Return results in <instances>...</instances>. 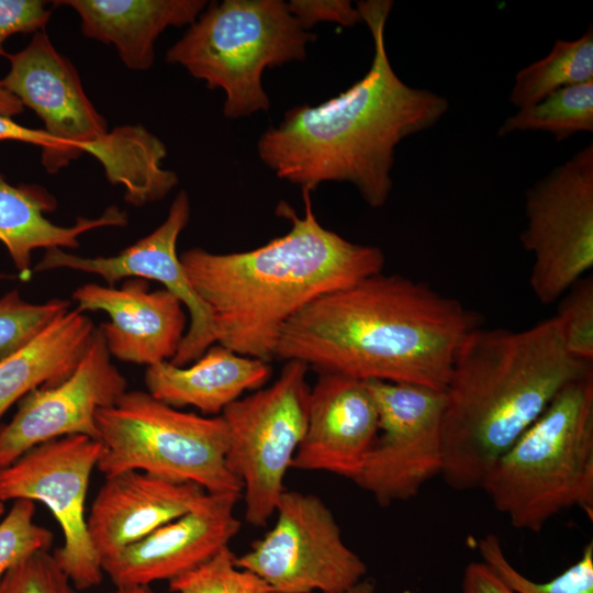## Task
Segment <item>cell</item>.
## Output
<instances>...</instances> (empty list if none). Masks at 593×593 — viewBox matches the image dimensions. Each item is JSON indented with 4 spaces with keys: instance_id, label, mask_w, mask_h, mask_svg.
Masks as SVG:
<instances>
[{
    "instance_id": "obj_3",
    "label": "cell",
    "mask_w": 593,
    "mask_h": 593,
    "mask_svg": "<svg viewBox=\"0 0 593 593\" xmlns=\"http://www.w3.org/2000/svg\"><path fill=\"white\" fill-rule=\"evenodd\" d=\"M303 216L280 201L290 221L282 236L251 250L183 251L180 262L210 311L215 342L238 355L270 362L284 325L320 296L382 272L385 257L372 245L353 243L317 220L311 191L302 190Z\"/></svg>"
},
{
    "instance_id": "obj_13",
    "label": "cell",
    "mask_w": 593,
    "mask_h": 593,
    "mask_svg": "<svg viewBox=\"0 0 593 593\" xmlns=\"http://www.w3.org/2000/svg\"><path fill=\"white\" fill-rule=\"evenodd\" d=\"M7 58L10 68L1 87L36 113L54 142L52 152L41 156L48 174L60 171L107 135V121L86 94L76 67L45 31Z\"/></svg>"
},
{
    "instance_id": "obj_24",
    "label": "cell",
    "mask_w": 593,
    "mask_h": 593,
    "mask_svg": "<svg viewBox=\"0 0 593 593\" xmlns=\"http://www.w3.org/2000/svg\"><path fill=\"white\" fill-rule=\"evenodd\" d=\"M88 154L103 166L111 183L124 186L125 201L135 206L164 199L178 183L177 175L160 166L165 144L143 126H118Z\"/></svg>"
},
{
    "instance_id": "obj_36",
    "label": "cell",
    "mask_w": 593,
    "mask_h": 593,
    "mask_svg": "<svg viewBox=\"0 0 593 593\" xmlns=\"http://www.w3.org/2000/svg\"><path fill=\"white\" fill-rule=\"evenodd\" d=\"M0 141H15L32 144L42 148L45 156L54 148L49 135L40 128H30L16 123L12 118L0 115Z\"/></svg>"
},
{
    "instance_id": "obj_9",
    "label": "cell",
    "mask_w": 593,
    "mask_h": 593,
    "mask_svg": "<svg viewBox=\"0 0 593 593\" xmlns=\"http://www.w3.org/2000/svg\"><path fill=\"white\" fill-rule=\"evenodd\" d=\"M275 514L273 526L236 557V566L277 593H340L365 579L367 564L347 546L321 497L286 489Z\"/></svg>"
},
{
    "instance_id": "obj_31",
    "label": "cell",
    "mask_w": 593,
    "mask_h": 593,
    "mask_svg": "<svg viewBox=\"0 0 593 593\" xmlns=\"http://www.w3.org/2000/svg\"><path fill=\"white\" fill-rule=\"evenodd\" d=\"M559 300L553 317L567 351L578 359L593 362L592 276L580 278Z\"/></svg>"
},
{
    "instance_id": "obj_17",
    "label": "cell",
    "mask_w": 593,
    "mask_h": 593,
    "mask_svg": "<svg viewBox=\"0 0 593 593\" xmlns=\"http://www.w3.org/2000/svg\"><path fill=\"white\" fill-rule=\"evenodd\" d=\"M72 299L81 312L102 311L110 321L99 327L110 356L147 367L170 361L187 332L182 302L166 289L149 291L142 278L121 288L87 283Z\"/></svg>"
},
{
    "instance_id": "obj_37",
    "label": "cell",
    "mask_w": 593,
    "mask_h": 593,
    "mask_svg": "<svg viewBox=\"0 0 593 593\" xmlns=\"http://www.w3.org/2000/svg\"><path fill=\"white\" fill-rule=\"evenodd\" d=\"M23 111L22 103L0 85V115L13 118Z\"/></svg>"
},
{
    "instance_id": "obj_33",
    "label": "cell",
    "mask_w": 593,
    "mask_h": 593,
    "mask_svg": "<svg viewBox=\"0 0 593 593\" xmlns=\"http://www.w3.org/2000/svg\"><path fill=\"white\" fill-rule=\"evenodd\" d=\"M42 0H0V56H8L5 41L15 34L45 31L52 10Z\"/></svg>"
},
{
    "instance_id": "obj_32",
    "label": "cell",
    "mask_w": 593,
    "mask_h": 593,
    "mask_svg": "<svg viewBox=\"0 0 593 593\" xmlns=\"http://www.w3.org/2000/svg\"><path fill=\"white\" fill-rule=\"evenodd\" d=\"M72 590L48 550L30 556L0 578V593H71Z\"/></svg>"
},
{
    "instance_id": "obj_29",
    "label": "cell",
    "mask_w": 593,
    "mask_h": 593,
    "mask_svg": "<svg viewBox=\"0 0 593 593\" xmlns=\"http://www.w3.org/2000/svg\"><path fill=\"white\" fill-rule=\"evenodd\" d=\"M69 310V302L53 299L30 303L12 290L0 298V361L31 343L58 315Z\"/></svg>"
},
{
    "instance_id": "obj_6",
    "label": "cell",
    "mask_w": 593,
    "mask_h": 593,
    "mask_svg": "<svg viewBox=\"0 0 593 593\" xmlns=\"http://www.w3.org/2000/svg\"><path fill=\"white\" fill-rule=\"evenodd\" d=\"M315 34L304 30L282 0L211 2L166 53L208 88L225 93L223 114L240 119L267 112L265 69L306 58Z\"/></svg>"
},
{
    "instance_id": "obj_8",
    "label": "cell",
    "mask_w": 593,
    "mask_h": 593,
    "mask_svg": "<svg viewBox=\"0 0 593 593\" xmlns=\"http://www.w3.org/2000/svg\"><path fill=\"white\" fill-rule=\"evenodd\" d=\"M309 367L287 360L269 387L239 398L222 412L228 432L225 462L242 484L245 519L264 527L286 491L283 481L307 425Z\"/></svg>"
},
{
    "instance_id": "obj_40",
    "label": "cell",
    "mask_w": 593,
    "mask_h": 593,
    "mask_svg": "<svg viewBox=\"0 0 593 593\" xmlns=\"http://www.w3.org/2000/svg\"><path fill=\"white\" fill-rule=\"evenodd\" d=\"M4 513V502L0 500V516Z\"/></svg>"
},
{
    "instance_id": "obj_11",
    "label": "cell",
    "mask_w": 593,
    "mask_h": 593,
    "mask_svg": "<svg viewBox=\"0 0 593 593\" xmlns=\"http://www.w3.org/2000/svg\"><path fill=\"white\" fill-rule=\"evenodd\" d=\"M101 443L71 435L33 447L0 469V500L43 503L63 533V546L53 557L76 590H89L103 578L101 560L91 542L85 504Z\"/></svg>"
},
{
    "instance_id": "obj_1",
    "label": "cell",
    "mask_w": 593,
    "mask_h": 593,
    "mask_svg": "<svg viewBox=\"0 0 593 593\" xmlns=\"http://www.w3.org/2000/svg\"><path fill=\"white\" fill-rule=\"evenodd\" d=\"M478 325L458 300L380 272L295 314L281 331L276 358L320 373L445 391L457 348Z\"/></svg>"
},
{
    "instance_id": "obj_22",
    "label": "cell",
    "mask_w": 593,
    "mask_h": 593,
    "mask_svg": "<svg viewBox=\"0 0 593 593\" xmlns=\"http://www.w3.org/2000/svg\"><path fill=\"white\" fill-rule=\"evenodd\" d=\"M56 199L37 184H10L0 172V242L5 246L21 279L31 276L32 251L36 248H78L79 236L102 226H124L126 214L109 206L99 217H78L72 226L52 223L46 212Z\"/></svg>"
},
{
    "instance_id": "obj_15",
    "label": "cell",
    "mask_w": 593,
    "mask_h": 593,
    "mask_svg": "<svg viewBox=\"0 0 593 593\" xmlns=\"http://www.w3.org/2000/svg\"><path fill=\"white\" fill-rule=\"evenodd\" d=\"M190 200L184 190L174 199L166 220L150 234L111 257H81L61 248L46 249L34 271L67 268L102 277L110 287L123 278L160 282L187 307L189 327L171 363L184 367L215 343L210 311L192 289L179 256L177 240L190 219Z\"/></svg>"
},
{
    "instance_id": "obj_41",
    "label": "cell",
    "mask_w": 593,
    "mask_h": 593,
    "mask_svg": "<svg viewBox=\"0 0 593 593\" xmlns=\"http://www.w3.org/2000/svg\"><path fill=\"white\" fill-rule=\"evenodd\" d=\"M71 593H77V592L75 590H72Z\"/></svg>"
},
{
    "instance_id": "obj_10",
    "label": "cell",
    "mask_w": 593,
    "mask_h": 593,
    "mask_svg": "<svg viewBox=\"0 0 593 593\" xmlns=\"http://www.w3.org/2000/svg\"><path fill=\"white\" fill-rule=\"evenodd\" d=\"M524 248L533 256L529 283L545 305L593 266V145L590 143L526 192Z\"/></svg>"
},
{
    "instance_id": "obj_14",
    "label": "cell",
    "mask_w": 593,
    "mask_h": 593,
    "mask_svg": "<svg viewBox=\"0 0 593 593\" xmlns=\"http://www.w3.org/2000/svg\"><path fill=\"white\" fill-rule=\"evenodd\" d=\"M127 381L112 363L99 328L74 372L61 383L32 390L0 428V469L35 446L71 435L99 438L96 413L113 405Z\"/></svg>"
},
{
    "instance_id": "obj_5",
    "label": "cell",
    "mask_w": 593,
    "mask_h": 593,
    "mask_svg": "<svg viewBox=\"0 0 593 593\" xmlns=\"http://www.w3.org/2000/svg\"><path fill=\"white\" fill-rule=\"evenodd\" d=\"M512 526L540 532L564 510L593 517V371L566 384L481 488Z\"/></svg>"
},
{
    "instance_id": "obj_2",
    "label": "cell",
    "mask_w": 593,
    "mask_h": 593,
    "mask_svg": "<svg viewBox=\"0 0 593 593\" xmlns=\"http://www.w3.org/2000/svg\"><path fill=\"white\" fill-rule=\"evenodd\" d=\"M392 7L390 0L356 4L373 42L361 79L320 104L287 110L260 135L258 156L277 177L309 191L348 182L371 208L387 203L396 146L434 126L449 107L445 97L406 85L393 70L384 37Z\"/></svg>"
},
{
    "instance_id": "obj_34",
    "label": "cell",
    "mask_w": 593,
    "mask_h": 593,
    "mask_svg": "<svg viewBox=\"0 0 593 593\" xmlns=\"http://www.w3.org/2000/svg\"><path fill=\"white\" fill-rule=\"evenodd\" d=\"M290 13L306 31L321 22L354 26L362 22L357 8L348 0H291L287 2Z\"/></svg>"
},
{
    "instance_id": "obj_35",
    "label": "cell",
    "mask_w": 593,
    "mask_h": 593,
    "mask_svg": "<svg viewBox=\"0 0 593 593\" xmlns=\"http://www.w3.org/2000/svg\"><path fill=\"white\" fill-rule=\"evenodd\" d=\"M462 593H514L483 561L470 562L463 573Z\"/></svg>"
},
{
    "instance_id": "obj_28",
    "label": "cell",
    "mask_w": 593,
    "mask_h": 593,
    "mask_svg": "<svg viewBox=\"0 0 593 593\" xmlns=\"http://www.w3.org/2000/svg\"><path fill=\"white\" fill-rule=\"evenodd\" d=\"M228 546L195 568L171 579L170 593H277L255 572L239 568Z\"/></svg>"
},
{
    "instance_id": "obj_25",
    "label": "cell",
    "mask_w": 593,
    "mask_h": 593,
    "mask_svg": "<svg viewBox=\"0 0 593 593\" xmlns=\"http://www.w3.org/2000/svg\"><path fill=\"white\" fill-rule=\"evenodd\" d=\"M589 80H593L592 25L579 38L557 40L548 55L518 70L510 102L523 109L561 88Z\"/></svg>"
},
{
    "instance_id": "obj_12",
    "label": "cell",
    "mask_w": 593,
    "mask_h": 593,
    "mask_svg": "<svg viewBox=\"0 0 593 593\" xmlns=\"http://www.w3.org/2000/svg\"><path fill=\"white\" fill-rule=\"evenodd\" d=\"M378 411V434L353 481L381 506L415 497L441 475V421L445 391L427 387L365 381Z\"/></svg>"
},
{
    "instance_id": "obj_21",
    "label": "cell",
    "mask_w": 593,
    "mask_h": 593,
    "mask_svg": "<svg viewBox=\"0 0 593 593\" xmlns=\"http://www.w3.org/2000/svg\"><path fill=\"white\" fill-rule=\"evenodd\" d=\"M269 362L210 346L190 367L163 361L147 367L145 385L155 399L172 406H193L205 414L222 413L246 391L270 378Z\"/></svg>"
},
{
    "instance_id": "obj_4",
    "label": "cell",
    "mask_w": 593,
    "mask_h": 593,
    "mask_svg": "<svg viewBox=\"0 0 593 593\" xmlns=\"http://www.w3.org/2000/svg\"><path fill=\"white\" fill-rule=\"evenodd\" d=\"M593 371L571 356L552 316L522 331L481 328L459 344L445 389L441 475L480 489L494 463L569 382Z\"/></svg>"
},
{
    "instance_id": "obj_39",
    "label": "cell",
    "mask_w": 593,
    "mask_h": 593,
    "mask_svg": "<svg viewBox=\"0 0 593 593\" xmlns=\"http://www.w3.org/2000/svg\"><path fill=\"white\" fill-rule=\"evenodd\" d=\"M110 593H155L149 585H122L115 586Z\"/></svg>"
},
{
    "instance_id": "obj_26",
    "label": "cell",
    "mask_w": 593,
    "mask_h": 593,
    "mask_svg": "<svg viewBox=\"0 0 593 593\" xmlns=\"http://www.w3.org/2000/svg\"><path fill=\"white\" fill-rule=\"evenodd\" d=\"M542 131L557 141L593 131V80L561 88L529 107L518 109L499 128L500 136Z\"/></svg>"
},
{
    "instance_id": "obj_38",
    "label": "cell",
    "mask_w": 593,
    "mask_h": 593,
    "mask_svg": "<svg viewBox=\"0 0 593 593\" xmlns=\"http://www.w3.org/2000/svg\"><path fill=\"white\" fill-rule=\"evenodd\" d=\"M376 586L372 580L363 579L354 588L340 593H374Z\"/></svg>"
},
{
    "instance_id": "obj_20",
    "label": "cell",
    "mask_w": 593,
    "mask_h": 593,
    "mask_svg": "<svg viewBox=\"0 0 593 593\" xmlns=\"http://www.w3.org/2000/svg\"><path fill=\"white\" fill-rule=\"evenodd\" d=\"M72 8L86 37L113 44L123 64L147 70L155 60V42L170 26L191 25L208 5L205 0H63Z\"/></svg>"
},
{
    "instance_id": "obj_16",
    "label": "cell",
    "mask_w": 593,
    "mask_h": 593,
    "mask_svg": "<svg viewBox=\"0 0 593 593\" xmlns=\"http://www.w3.org/2000/svg\"><path fill=\"white\" fill-rule=\"evenodd\" d=\"M240 496L206 493L188 513L103 559V573L115 586L149 585L195 568L239 532L235 505Z\"/></svg>"
},
{
    "instance_id": "obj_30",
    "label": "cell",
    "mask_w": 593,
    "mask_h": 593,
    "mask_svg": "<svg viewBox=\"0 0 593 593\" xmlns=\"http://www.w3.org/2000/svg\"><path fill=\"white\" fill-rule=\"evenodd\" d=\"M35 503L15 500L0 522V578L30 556L48 550L53 533L34 522Z\"/></svg>"
},
{
    "instance_id": "obj_27",
    "label": "cell",
    "mask_w": 593,
    "mask_h": 593,
    "mask_svg": "<svg viewBox=\"0 0 593 593\" xmlns=\"http://www.w3.org/2000/svg\"><path fill=\"white\" fill-rule=\"evenodd\" d=\"M477 549L496 575L514 593H593V542L582 550L581 557L562 573L545 583L532 581L518 572L507 560L496 535L488 534L477 541Z\"/></svg>"
},
{
    "instance_id": "obj_19",
    "label": "cell",
    "mask_w": 593,
    "mask_h": 593,
    "mask_svg": "<svg viewBox=\"0 0 593 593\" xmlns=\"http://www.w3.org/2000/svg\"><path fill=\"white\" fill-rule=\"evenodd\" d=\"M206 494L193 482L128 470L105 477L87 517L100 560L194 508Z\"/></svg>"
},
{
    "instance_id": "obj_18",
    "label": "cell",
    "mask_w": 593,
    "mask_h": 593,
    "mask_svg": "<svg viewBox=\"0 0 593 593\" xmlns=\"http://www.w3.org/2000/svg\"><path fill=\"white\" fill-rule=\"evenodd\" d=\"M378 411L365 381L320 373L310 392L307 425L291 468L354 481L378 434Z\"/></svg>"
},
{
    "instance_id": "obj_23",
    "label": "cell",
    "mask_w": 593,
    "mask_h": 593,
    "mask_svg": "<svg viewBox=\"0 0 593 593\" xmlns=\"http://www.w3.org/2000/svg\"><path fill=\"white\" fill-rule=\"evenodd\" d=\"M94 329L83 312L68 310L31 343L1 360L0 418L32 390L65 381L79 363Z\"/></svg>"
},
{
    "instance_id": "obj_7",
    "label": "cell",
    "mask_w": 593,
    "mask_h": 593,
    "mask_svg": "<svg viewBox=\"0 0 593 593\" xmlns=\"http://www.w3.org/2000/svg\"><path fill=\"white\" fill-rule=\"evenodd\" d=\"M96 424L104 477L128 470L193 482L210 494H239L242 484L225 462L228 432L222 416L179 411L147 391H126L99 409Z\"/></svg>"
}]
</instances>
